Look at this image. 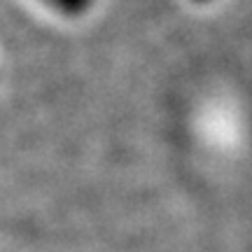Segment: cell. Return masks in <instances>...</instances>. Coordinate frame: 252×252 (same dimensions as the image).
Listing matches in <instances>:
<instances>
[{
	"instance_id": "6da1fadb",
	"label": "cell",
	"mask_w": 252,
	"mask_h": 252,
	"mask_svg": "<svg viewBox=\"0 0 252 252\" xmlns=\"http://www.w3.org/2000/svg\"><path fill=\"white\" fill-rule=\"evenodd\" d=\"M49 5H54L56 9H61L63 14H80L89 7L91 0H47Z\"/></svg>"
},
{
	"instance_id": "7a4b0ae2",
	"label": "cell",
	"mask_w": 252,
	"mask_h": 252,
	"mask_svg": "<svg viewBox=\"0 0 252 252\" xmlns=\"http://www.w3.org/2000/svg\"><path fill=\"white\" fill-rule=\"evenodd\" d=\"M198 2H203V0H198Z\"/></svg>"
}]
</instances>
